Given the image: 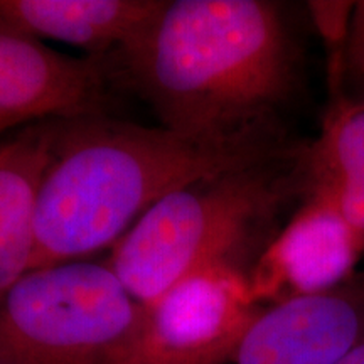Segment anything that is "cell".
I'll list each match as a JSON object with an SVG mask.
<instances>
[{"label":"cell","mask_w":364,"mask_h":364,"mask_svg":"<svg viewBox=\"0 0 364 364\" xmlns=\"http://www.w3.org/2000/svg\"><path fill=\"white\" fill-rule=\"evenodd\" d=\"M120 54L166 129L209 142L282 149L273 125L292 95L295 58L275 4L166 2Z\"/></svg>","instance_id":"1"},{"label":"cell","mask_w":364,"mask_h":364,"mask_svg":"<svg viewBox=\"0 0 364 364\" xmlns=\"http://www.w3.org/2000/svg\"><path fill=\"white\" fill-rule=\"evenodd\" d=\"M284 156L282 149L209 142L93 113L54 118L36 206L31 270L115 245L177 189Z\"/></svg>","instance_id":"2"},{"label":"cell","mask_w":364,"mask_h":364,"mask_svg":"<svg viewBox=\"0 0 364 364\" xmlns=\"http://www.w3.org/2000/svg\"><path fill=\"white\" fill-rule=\"evenodd\" d=\"M198 181L167 194L113 245L108 265L136 302L156 304L172 287L245 258L292 193H304L299 156Z\"/></svg>","instance_id":"3"},{"label":"cell","mask_w":364,"mask_h":364,"mask_svg":"<svg viewBox=\"0 0 364 364\" xmlns=\"http://www.w3.org/2000/svg\"><path fill=\"white\" fill-rule=\"evenodd\" d=\"M145 316L108 263L34 268L0 297V361L132 364Z\"/></svg>","instance_id":"4"},{"label":"cell","mask_w":364,"mask_h":364,"mask_svg":"<svg viewBox=\"0 0 364 364\" xmlns=\"http://www.w3.org/2000/svg\"><path fill=\"white\" fill-rule=\"evenodd\" d=\"M262 309L245 268L194 273L147 307L132 364H230Z\"/></svg>","instance_id":"5"},{"label":"cell","mask_w":364,"mask_h":364,"mask_svg":"<svg viewBox=\"0 0 364 364\" xmlns=\"http://www.w3.org/2000/svg\"><path fill=\"white\" fill-rule=\"evenodd\" d=\"M364 238L324 194L304 191V203L248 270L262 307L336 289L358 273Z\"/></svg>","instance_id":"6"},{"label":"cell","mask_w":364,"mask_h":364,"mask_svg":"<svg viewBox=\"0 0 364 364\" xmlns=\"http://www.w3.org/2000/svg\"><path fill=\"white\" fill-rule=\"evenodd\" d=\"M364 344V272L263 307L230 364H339Z\"/></svg>","instance_id":"7"},{"label":"cell","mask_w":364,"mask_h":364,"mask_svg":"<svg viewBox=\"0 0 364 364\" xmlns=\"http://www.w3.org/2000/svg\"><path fill=\"white\" fill-rule=\"evenodd\" d=\"M102 88V70L90 59L53 51L0 17V122L90 115Z\"/></svg>","instance_id":"8"},{"label":"cell","mask_w":364,"mask_h":364,"mask_svg":"<svg viewBox=\"0 0 364 364\" xmlns=\"http://www.w3.org/2000/svg\"><path fill=\"white\" fill-rule=\"evenodd\" d=\"M161 0H0V17L43 41L124 53L162 11Z\"/></svg>","instance_id":"9"},{"label":"cell","mask_w":364,"mask_h":364,"mask_svg":"<svg viewBox=\"0 0 364 364\" xmlns=\"http://www.w3.org/2000/svg\"><path fill=\"white\" fill-rule=\"evenodd\" d=\"M53 142V120L0 136V297L31 270L36 206Z\"/></svg>","instance_id":"10"},{"label":"cell","mask_w":364,"mask_h":364,"mask_svg":"<svg viewBox=\"0 0 364 364\" xmlns=\"http://www.w3.org/2000/svg\"><path fill=\"white\" fill-rule=\"evenodd\" d=\"M304 191L331 199L364 238V100H339L321 135L299 154ZM304 194V193H302Z\"/></svg>","instance_id":"11"},{"label":"cell","mask_w":364,"mask_h":364,"mask_svg":"<svg viewBox=\"0 0 364 364\" xmlns=\"http://www.w3.org/2000/svg\"><path fill=\"white\" fill-rule=\"evenodd\" d=\"M354 2H311L312 12L318 33L331 46V76L336 83L343 81V58L346 41L349 34Z\"/></svg>","instance_id":"12"},{"label":"cell","mask_w":364,"mask_h":364,"mask_svg":"<svg viewBox=\"0 0 364 364\" xmlns=\"http://www.w3.org/2000/svg\"><path fill=\"white\" fill-rule=\"evenodd\" d=\"M343 80H351L364 88V0L354 2L353 7L343 58Z\"/></svg>","instance_id":"13"},{"label":"cell","mask_w":364,"mask_h":364,"mask_svg":"<svg viewBox=\"0 0 364 364\" xmlns=\"http://www.w3.org/2000/svg\"><path fill=\"white\" fill-rule=\"evenodd\" d=\"M339 364H364V344L359 346L349 356H346Z\"/></svg>","instance_id":"14"},{"label":"cell","mask_w":364,"mask_h":364,"mask_svg":"<svg viewBox=\"0 0 364 364\" xmlns=\"http://www.w3.org/2000/svg\"><path fill=\"white\" fill-rule=\"evenodd\" d=\"M17 127H22V125L14 124V122H0V136H2L4 134H7V132L17 129Z\"/></svg>","instance_id":"15"},{"label":"cell","mask_w":364,"mask_h":364,"mask_svg":"<svg viewBox=\"0 0 364 364\" xmlns=\"http://www.w3.org/2000/svg\"><path fill=\"white\" fill-rule=\"evenodd\" d=\"M0 364H4V363H2V361H0Z\"/></svg>","instance_id":"16"},{"label":"cell","mask_w":364,"mask_h":364,"mask_svg":"<svg viewBox=\"0 0 364 364\" xmlns=\"http://www.w3.org/2000/svg\"><path fill=\"white\" fill-rule=\"evenodd\" d=\"M363 100H364V98H363Z\"/></svg>","instance_id":"17"}]
</instances>
